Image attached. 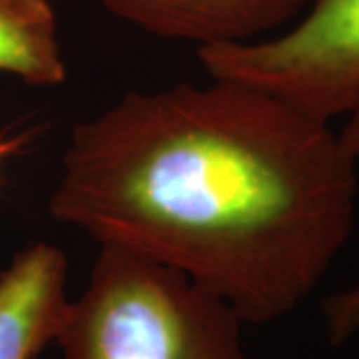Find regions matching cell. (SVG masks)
<instances>
[{
    "instance_id": "1",
    "label": "cell",
    "mask_w": 359,
    "mask_h": 359,
    "mask_svg": "<svg viewBox=\"0 0 359 359\" xmlns=\"http://www.w3.org/2000/svg\"><path fill=\"white\" fill-rule=\"evenodd\" d=\"M358 192L332 122L212 78L130 92L76 124L50 214L262 325L318 290L353 231Z\"/></svg>"
},
{
    "instance_id": "2",
    "label": "cell",
    "mask_w": 359,
    "mask_h": 359,
    "mask_svg": "<svg viewBox=\"0 0 359 359\" xmlns=\"http://www.w3.org/2000/svg\"><path fill=\"white\" fill-rule=\"evenodd\" d=\"M244 320L188 276L100 245L56 339L62 359H250Z\"/></svg>"
},
{
    "instance_id": "3",
    "label": "cell",
    "mask_w": 359,
    "mask_h": 359,
    "mask_svg": "<svg viewBox=\"0 0 359 359\" xmlns=\"http://www.w3.org/2000/svg\"><path fill=\"white\" fill-rule=\"evenodd\" d=\"M210 78L233 80L332 122L359 98V0H309L278 36L200 46Z\"/></svg>"
},
{
    "instance_id": "4",
    "label": "cell",
    "mask_w": 359,
    "mask_h": 359,
    "mask_svg": "<svg viewBox=\"0 0 359 359\" xmlns=\"http://www.w3.org/2000/svg\"><path fill=\"white\" fill-rule=\"evenodd\" d=\"M144 32L200 46L266 39L294 22L309 0H98Z\"/></svg>"
},
{
    "instance_id": "5",
    "label": "cell",
    "mask_w": 359,
    "mask_h": 359,
    "mask_svg": "<svg viewBox=\"0 0 359 359\" xmlns=\"http://www.w3.org/2000/svg\"><path fill=\"white\" fill-rule=\"evenodd\" d=\"M70 302L65 252L46 242L20 250L0 271V359H39L56 344Z\"/></svg>"
},
{
    "instance_id": "6",
    "label": "cell",
    "mask_w": 359,
    "mask_h": 359,
    "mask_svg": "<svg viewBox=\"0 0 359 359\" xmlns=\"http://www.w3.org/2000/svg\"><path fill=\"white\" fill-rule=\"evenodd\" d=\"M0 72L30 86H60L66 62L50 0H0Z\"/></svg>"
},
{
    "instance_id": "7",
    "label": "cell",
    "mask_w": 359,
    "mask_h": 359,
    "mask_svg": "<svg viewBox=\"0 0 359 359\" xmlns=\"http://www.w3.org/2000/svg\"><path fill=\"white\" fill-rule=\"evenodd\" d=\"M321 320L330 346H346L359 334V280L321 299Z\"/></svg>"
},
{
    "instance_id": "8",
    "label": "cell",
    "mask_w": 359,
    "mask_h": 359,
    "mask_svg": "<svg viewBox=\"0 0 359 359\" xmlns=\"http://www.w3.org/2000/svg\"><path fill=\"white\" fill-rule=\"evenodd\" d=\"M346 116L347 122L344 130L339 132V138H341L344 146L347 148V152L351 154V158L355 160V164L359 166V98Z\"/></svg>"
},
{
    "instance_id": "9",
    "label": "cell",
    "mask_w": 359,
    "mask_h": 359,
    "mask_svg": "<svg viewBox=\"0 0 359 359\" xmlns=\"http://www.w3.org/2000/svg\"><path fill=\"white\" fill-rule=\"evenodd\" d=\"M6 150H8V146H6V144H0V158H2V154H4Z\"/></svg>"
}]
</instances>
